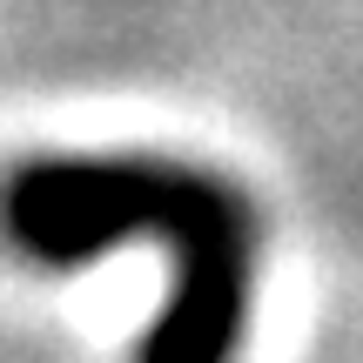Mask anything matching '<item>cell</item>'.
Here are the masks:
<instances>
[{"instance_id":"1","label":"cell","mask_w":363,"mask_h":363,"mask_svg":"<svg viewBox=\"0 0 363 363\" xmlns=\"http://www.w3.org/2000/svg\"><path fill=\"white\" fill-rule=\"evenodd\" d=\"M256 222L242 182L182 155H34L0 175V235L40 269H74L121 242L189 249Z\"/></svg>"},{"instance_id":"2","label":"cell","mask_w":363,"mask_h":363,"mask_svg":"<svg viewBox=\"0 0 363 363\" xmlns=\"http://www.w3.org/2000/svg\"><path fill=\"white\" fill-rule=\"evenodd\" d=\"M256 249H262V222L175 249L169 303L142 337L135 363H235L249 316H256Z\"/></svg>"}]
</instances>
